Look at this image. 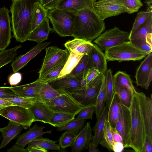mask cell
<instances>
[{"label": "cell", "instance_id": "6da1fadb", "mask_svg": "<svg viewBox=\"0 0 152 152\" xmlns=\"http://www.w3.org/2000/svg\"><path fill=\"white\" fill-rule=\"evenodd\" d=\"M40 0H16L10 7L11 23L13 37L17 42L21 43L27 40L31 31L34 10Z\"/></svg>", "mask_w": 152, "mask_h": 152}, {"label": "cell", "instance_id": "7a4b0ae2", "mask_svg": "<svg viewBox=\"0 0 152 152\" xmlns=\"http://www.w3.org/2000/svg\"><path fill=\"white\" fill-rule=\"evenodd\" d=\"M105 23L94 11L84 9L77 12L72 36L91 42L105 30Z\"/></svg>", "mask_w": 152, "mask_h": 152}, {"label": "cell", "instance_id": "3957f363", "mask_svg": "<svg viewBox=\"0 0 152 152\" xmlns=\"http://www.w3.org/2000/svg\"><path fill=\"white\" fill-rule=\"evenodd\" d=\"M129 110L131 118L129 135L130 148L136 152H144L146 134L144 123L136 93L132 96Z\"/></svg>", "mask_w": 152, "mask_h": 152}, {"label": "cell", "instance_id": "277c9868", "mask_svg": "<svg viewBox=\"0 0 152 152\" xmlns=\"http://www.w3.org/2000/svg\"><path fill=\"white\" fill-rule=\"evenodd\" d=\"M77 12L57 8L49 10L48 17L53 30L61 37L72 36Z\"/></svg>", "mask_w": 152, "mask_h": 152}, {"label": "cell", "instance_id": "5b68a950", "mask_svg": "<svg viewBox=\"0 0 152 152\" xmlns=\"http://www.w3.org/2000/svg\"><path fill=\"white\" fill-rule=\"evenodd\" d=\"M105 56L108 61H135L142 59L148 55L137 48L130 41L123 42L106 50Z\"/></svg>", "mask_w": 152, "mask_h": 152}, {"label": "cell", "instance_id": "8992f818", "mask_svg": "<svg viewBox=\"0 0 152 152\" xmlns=\"http://www.w3.org/2000/svg\"><path fill=\"white\" fill-rule=\"evenodd\" d=\"M45 51L42 66L38 72L39 78L54 68L65 64L69 54L66 49L63 50L56 46L49 47Z\"/></svg>", "mask_w": 152, "mask_h": 152}, {"label": "cell", "instance_id": "52a82bcc", "mask_svg": "<svg viewBox=\"0 0 152 152\" xmlns=\"http://www.w3.org/2000/svg\"><path fill=\"white\" fill-rule=\"evenodd\" d=\"M45 103L54 111L75 115L85 107L76 100L72 94L64 91L62 94Z\"/></svg>", "mask_w": 152, "mask_h": 152}, {"label": "cell", "instance_id": "ba28073f", "mask_svg": "<svg viewBox=\"0 0 152 152\" xmlns=\"http://www.w3.org/2000/svg\"><path fill=\"white\" fill-rule=\"evenodd\" d=\"M0 115L10 121L21 125L25 129L29 127L34 122L33 115L29 109L12 105L2 109Z\"/></svg>", "mask_w": 152, "mask_h": 152}, {"label": "cell", "instance_id": "9c48e42d", "mask_svg": "<svg viewBox=\"0 0 152 152\" xmlns=\"http://www.w3.org/2000/svg\"><path fill=\"white\" fill-rule=\"evenodd\" d=\"M94 12L103 20L116 16L129 11L125 6L123 0H99L94 5Z\"/></svg>", "mask_w": 152, "mask_h": 152}, {"label": "cell", "instance_id": "30bf717a", "mask_svg": "<svg viewBox=\"0 0 152 152\" xmlns=\"http://www.w3.org/2000/svg\"><path fill=\"white\" fill-rule=\"evenodd\" d=\"M129 33L122 31L115 26L101 34L94 42L102 50L105 51L123 42L129 41Z\"/></svg>", "mask_w": 152, "mask_h": 152}, {"label": "cell", "instance_id": "8fae6325", "mask_svg": "<svg viewBox=\"0 0 152 152\" xmlns=\"http://www.w3.org/2000/svg\"><path fill=\"white\" fill-rule=\"evenodd\" d=\"M105 76L100 74L87 84L82 90L72 94L73 97L84 106L95 102Z\"/></svg>", "mask_w": 152, "mask_h": 152}, {"label": "cell", "instance_id": "7c38bea8", "mask_svg": "<svg viewBox=\"0 0 152 152\" xmlns=\"http://www.w3.org/2000/svg\"><path fill=\"white\" fill-rule=\"evenodd\" d=\"M49 83L56 89L72 95L82 90L87 85L86 78L69 74L58 78Z\"/></svg>", "mask_w": 152, "mask_h": 152}, {"label": "cell", "instance_id": "4fadbf2b", "mask_svg": "<svg viewBox=\"0 0 152 152\" xmlns=\"http://www.w3.org/2000/svg\"><path fill=\"white\" fill-rule=\"evenodd\" d=\"M120 114L115 128L122 138L124 148H130L129 135L131 125L129 108L121 103Z\"/></svg>", "mask_w": 152, "mask_h": 152}, {"label": "cell", "instance_id": "5bb4252c", "mask_svg": "<svg viewBox=\"0 0 152 152\" xmlns=\"http://www.w3.org/2000/svg\"><path fill=\"white\" fill-rule=\"evenodd\" d=\"M136 94L144 123L146 134L152 139V95L147 96L143 93L137 91Z\"/></svg>", "mask_w": 152, "mask_h": 152}, {"label": "cell", "instance_id": "9a60e30c", "mask_svg": "<svg viewBox=\"0 0 152 152\" xmlns=\"http://www.w3.org/2000/svg\"><path fill=\"white\" fill-rule=\"evenodd\" d=\"M10 11L5 7L0 8V51L6 49L12 38Z\"/></svg>", "mask_w": 152, "mask_h": 152}, {"label": "cell", "instance_id": "2e32d148", "mask_svg": "<svg viewBox=\"0 0 152 152\" xmlns=\"http://www.w3.org/2000/svg\"><path fill=\"white\" fill-rule=\"evenodd\" d=\"M93 137L90 123L88 122L77 135L71 146L72 152H81L88 149Z\"/></svg>", "mask_w": 152, "mask_h": 152}, {"label": "cell", "instance_id": "e0dca14e", "mask_svg": "<svg viewBox=\"0 0 152 152\" xmlns=\"http://www.w3.org/2000/svg\"><path fill=\"white\" fill-rule=\"evenodd\" d=\"M51 43V42H47L38 43L25 54L16 57L11 64L13 71L15 72L23 68L31 60Z\"/></svg>", "mask_w": 152, "mask_h": 152}, {"label": "cell", "instance_id": "ac0fdd59", "mask_svg": "<svg viewBox=\"0 0 152 152\" xmlns=\"http://www.w3.org/2000/svg\"><path fill=\"white\" fill-rule=\"evenodd\" d=\"M151 72L152 54L151 53L147 56L137 68L135 76L137 86L146 89L148 77Z\"/></svg>", "mask_w": 152, "mask_h": 152}, {"label": "cell", "instance_id": "d6986e66", "mask_svg": "<svg viewBox=\"0 0 152 152\" xmlns=\"http://www.w3.org/2000/svg\"><path fill=\"white\" fill-rule=\"evenodd\" d=\"M29 109L33 115L34 122L48 124L54 112L45 103L39 100Z\"/></svg>", "mask_w": 152, "mask_h": 152}, {"label": "cell", "instance_id": "ffe728a7", "mask_svg": "<svg viewBox=\"0 0 152 152\" xmlns=\"http://www.w3.org/2000/svg\"><path fill=\"white\" fill-rule=\"evenodd\" d=\"M44 83L35 80L29 84L11 88L15 93L19 96L34 97L40 100L39 92Z\"/></svg>", "mask_w": 152, "mask_h": 152}, {"label": "cell", "instance_id": "44dd1931", "mask_svg": "<svg viewBox=\"0 0 152 152\" xmlns=\"http://www.w3.org/2000/svg\"><path fill=\"white\" fill-rule=\"evenodd\" d=\"M45 128L43 125L39 126L37 124H34L33 127H30L28 131L18 137L15 144L24 148L30 142L35 138L46 133H51L52 130L44 131L43 129Z\"/></svg>", "mask_w": 152, "mask_h": 152}, {"label": "cell", "instance_id": "7402d4cb", "mask_svg": "<svg viewBox=\"0 0 152 152\" xmlns=\"http://www.w3.org/2000/svg\"><path fill=\"white\" fill-rule=\"evenodd\" d=\"M96 0H62L56 8L77 12L84 9L94 11Z\"/></svg>", "mask_w": 152, "mask_h": 152}, {"label": "cell", "instance_id": "603a6c76", "mask_svg": "<svg viewBox=\"0 0 152 152\" xmlns=\"http://www.w3.org/2000/svg\"><path fill=\"white\" fill-rule=\"evenodd\" d=\"M64 45L69 53L73 52L84 55L89 54L94 48V45L91 42L76 38L67 41Z\"/></svg>", "mask_w": 152, "mask_h": 152}, {"label": "cell", "instance_id": "cb8c5ba5", "mask_svg": "<svg viewBox=\"0 0 152 152\" xmlns=\"http://www.w3.org/2000/svg\"><path fill=\"white\" fill-rule=\"evenodd\" d=\"M23 129L21 125L10 121L7 126L0 128L2 136L0 149L5 147L12 140L16 138Z\"/></svg>", "mask_w": 152, "mask_h": 152}, {"label": "cell", "instance_id": "d4e9b609", "mask_svg": "<svg viewBox=\"0 0 152 152\" xmlns=\"http://www.w3.org/2000/svg\"><path fill=\"white\" fill-rule=\"evenodd\" d=\"M51 29L49 25V19L47 17L31 31L27 40L34 41L37 43H41L48 39Z\"/></svg>", "mask_w": 152, "mask_h": 152}, {"label": "cell", "instance_id": "484cf974", "mask_svg": "<svg viewBox=\"0 0 152 152\" xmlns=\"http://www.w3.org/2000/svg\"><path fill=\"white\" fill-rule=\"evenodd\" d=\"M89 55L93 67L105 76L107 70V60L104 54L96 44Z\"/></svg>", "mask_w": 152, "mask_h": 152}, {"label": "cell", "instance_id": "4316f807", "mask_svg": "<svg viewBox=\"0 0 152 152\" xmlns=\"http://www.w3.org/2000/svg\"><path fill=\"white\" fill-rule=\"evenodd\" d=\"M108 108L105 105L102 112L97 119L96 124L93 129L94 135L91 142L97 147L102 138L105 122L107 119Z\"/></svg>", "mask_w": 152, "mask_h": 152}, {"label": "cell", "instance_id": "83f0119b", "mask_svg": "<svg viewBox=\"0 0 152 152\" xmlns=\"http://www.w3.org/2000/svg\"><path fill=\"white\" fill-rule=\"evenodd\" d=\"M93 67L89 54H84L69 75L85 78L89 69Z\"/></svg>", "mask_w": 152, "mask_h": 152}, {"label": "cell", "instance_id": "f1b7e54d", "mask_svg": "<svg viewBox=\"0 0 152 152\" xmlns=\"http://www.w3.org/2000/svg\"><path fill=\"white\" fill-rule=\"evenodd\" d=\"M150 34H152V12L144 23L134 30L131 31L129 40L138 38L145 40L147 36Z\"/></svg>", "mask_w": 152, "mask_h": 152}, {"label": "cell", "instance_id": "f546056e", "mask_svg": "<svg viewBox=\"0 0 152 152\" xmlns=\"http://www.w3.org/2000/svg\"><path fill=\"white\" fill-rule=\"evenodd\" d=\"M121 108V102L117 95L115 93L108 108L107 119L110 126L115 127Z\"/></svg>", "mask_w": 152, "mask_h": 152}, {"label": "cell", "instance_id": "4dcf8cb0", "mask_svg": "<svg viewBox=\"0 0 152 152\" xmlns=\"http://www.w3.org/2000/svg\"><path fill=\"white\" fill-rule=\"evenodd\" d=\"M113 77L115 89L119 87H125L130 91L132 95L137 92L130 76L126 73L119 71L113 76Z\"/></svg>", "mask_w": 152, "mask_h": 152}, {"label": "cell", "instance_id": "1f68e13d", "mask_svg": "<svg viewBox=\"0 0 152 152\" xmlns=\"http://www.w3.org/2000/svg\"><path fill=\"white\" fill-rule=\"evenodd\" d=\"M62 90L54 88L48 83H44L39 92L40 100L46 103L63 93Z\"/></svg>", "mask_w": 152, "mask_h": 152}, {"label": "cell", "instance_id": "d6a6232c", "mask_svg": "<svg viewBox=\"0 0 152 152\" xmlns=\"http://www.w3.org/2000/svg\"><path fill=\"white\" fill-rule=\"evenodd\" d=\"M57 142L40 136L30 142L27 148L37 147L46 150L59 151L60 150V148L58 145L56 143Z\"/></svg>", "mask_w": 152, "mask_h": 152}, {"label": "cell", "instance_id": "836d02e7", "mask_svg": "<svg viewBox=\"0 0 152 152\" xmlns=\"http://www.w3.org/2000/svg\"><path fill=\"white\" fill-rule=\"evenodd\" d=\"M58 78L69 74L76 66L84 54L71 52Z\"/></svg>", "mask_w": 152, "mask_h": 152}, {"label": "cell", "instance_id": "e575fe53", "mask_svg": "<svg viewBox=\"0 0 152 152\" xmlns=\"http://www.w3.org/2000/svg\"><path fill=\"white\" fill-rule=\"evenodd\" d=\"M75 115L74 114L54 111L49 124L57 128L61 127L74 119Z\"/></svg>", "mask_w": 152, "mask_h": 152}, {"label": "cell", "instance_id": "d590c367", "mask_svg": "<svg viewBox=\"0 0 152 152\" xmlns=\"http://www.w3.org/2000/svg\"><path fill=\"white\" fill-rule=\"evenodd\" d=\"M105 84L106 94L105 105L108 109L115 93L113 77L110 69H107L105 75Z\"/></svg>", "mask_w": 152, "mask_h": 152}, {"label": "cell", "instance_id": "8d00e7d4", "mask_svg": "<svg viewBox=\"0 0 152 152\" xmlns=\"http://www.w3.org/2000/svg\"><path fill=\"white\" fill-rule=\"evenodd\" d=\"M48 10L40 2L36 4L34 10L31 24V31L39 25L47 17Z\"/></svg>", "mask_w": 152, "mask_h": 152}, {"label": "cell", "instance_id": "74e56055", "mask_svg": "<svg viewBox=\"0 0 152 152\" xmlns=\"http://www.w3.org/2000/svg\"><path fill=\"white\" fill-rule=\"evenodd\" d=\"M106 94L105 84V76L103 78L101 86L95 102V113L98 118L102 112L105 106Z\"/></svg>", "mask_w": 152, "mask_h": 152}, {"label": "cell", "instance_id": "f35d334b", "mask_svg": "<svg viewBox=\"0 0 152 152\" xmlns=\"http://www.w3.org/2000/svg\"><path fill=\"white\" fill-rule=\"evenodd\" d=\"M114 143L111 126L107 119L106 120L102 138L99 144L107 148L109 151H113Z\"/></svg>", "mask_w": 152, "mask_h": 152}, {"label": "cell", "instance_id": "ab89813d", "mask_svg": "<svg viewBox=\"0 0 152 152\" xmlns=\"http://www.w3.org/2000/svg\"><path fill=\"white\" fill-rule=\"evenodd\" d=\"M22 47L19 45L10 49L5 50L0 52V68L12 62L17 54V50Z\"/></svg>", "mask_w": 152, "mask_h": 152}, {"label": "cell", "instance_id": "60d3db41", "mask_svg": "<svg viewBox=\"0 0 152 152\" xmlns=\"http://www.w3.org/2000/svg\"><path fill=\"white\" fill-rule=\"evenodd\" d=\"M4 99L12 103L13 105L18 106L27 109H29L38 100L34 97H24L19 96Z\"/></svg>", "mask_w": 152, "mask_h": 152}, {"label": "cell", "instance_id": "b9f144b4", "mask_svg": "<svg viewBox=\"0 0 152 152\" xmlns=\"http://www.w3.org/2000/svg\"><path fill=\"white\" fill-rule=\"evenodd\" d=\"M115 91L121 103L129 108L133 95L130 91L125 87H121L115 88Z\"/></svg>", "mask_w": 152, "mask_h": 152}, {"label": "cell", "instance_id": "7bdbcfd3", "mask_svg": "<svg viewBox=\"0 0 152 152\" xmlns=\"http://www.w3.org/2000/svg\"><path fill=\"white\" fill-rule=\"evenodd\" d=\"M85 120H73L64 125L57 127L58 131H67L73 132L77 134L84 126Z\"/></svg>", "mask_w": 152, "mask_h": 152}, {"label": "cell", "instance_id": "ee69618b", "mask_svg": "<svg viewBox=\"0 0 152 152\" xmlns=\"http://www.w3.org/2000/svg\"><path fill=\"white\" fill-rule=\"evenodd\" d=\"M77 134L73 132L66 131L59 138L58 145L60 148L65 149L71 146Z\"/></svg>", "mask_w": 152, "mask_h": 152}, {"label": "cell", "instance_id": "f6af8a7d", "mask_svg": "<svg viewBox=\"0 0 152 152\" xmlns=\"http://www.w3.org/2000/svg\"><path fill=\"white\" fill-rule=\"evenodd\" d=\"M65 64H61L50 71L42 77L36 81L44 83H49L58 78Z\"/></svg>", "mask_w": 152, "mask_h": 152}, {"label": "cell", "instance_id": "bcb514c9", "mask_svg": "<svg viewBox=\"0 0 152 152\" xmlns=\"http://www.w3.org/2000/svg\"><path fill=\"white\" fill-rule=\"evenodd\" d=\"M96 109L95 102L85 107L79 113L75 120L91 119Z\"/></svg>", "mask_w": 152, "mask_h": 152}, {"label": "cell", "instance_id": "7dc6e473", "mask_svg": "<svg viewBox=\"0 0 152 152\" xmlns=\"http://www.w3.org/2000/svg\"><path fill=\"white\" fill-rule=\"evenodd\" d=\"M151 12L152 9H147L146 11H142L139 12L135 19L131 31L134 30L140 25L144 23Z\"/></svg>", "mask_w": 152, "mask_h": 152}, {"label": "cell", "instance_id": "c3c4849f", "mask_svg": "<svg viewBox=\"0 0 152 152\" xmlns=\"http://www.w3.org/2000/svg\"><path fill=\"white\" fill-rule=\"evenodd\" d=\"M129 41L134 46L145 52L148 55L151 53L152 46L145 40L141 39L135 38Z\"/></svg>", "mask_w": 152, "mask_h": 152}, {"label": "cell", "instance_id": "681fc988", "mask_svg": "<svg viewBox=\"0 0 152 152\" xmlns=\"http://www.w3.org/2000/svg\"><path fill=\"white\" fill-rule=\"evenodd\" d=\"M123 1L125 6L129 11V14L138 11L143 6L141 0H123Z\"/></svg>", "mask_w": 152, "mask_h": 152}, {"label": "cell", "instance_id": "f907efd6", "mask_svg": "<svg viewBox=\"0 0 152 152\" xmlns=\"http://www.w3.org/2000/svg\"><path fill=\"white\" fill-rule=\"evenodd\" d=\"M18 96L11 87H0V98L5 99L12 98Z\"/></svg>", "mask_w": 152, "mask_h": 152}, {"label": "cell", "instance_id": "816d5d0a", "mask_svg": "<svg viewBox=\"0 0 152 152\" xmlns=\"http://www.w3.org/2000/svg\"><path fill=\"white\" fill-rule=\"evenodd\" d=\"M62 0H40V3L48 10L55 9Z\"/></svg>", "mask_w": 152, "mask_h": 152}, {"label": "cell", "instance_id": "f5cc1de1", "mask_svg": "<svg viewBox=\"0 0 152 152\" xmlns=\"http://www.w3.org/2000/svg\"><path fill=\"white\" fill-rule=\"evenodd\" d=\"M22 79L21 74L19 72H15L10 75L8 78V81L11 86H16L21 81Z\"/></svg>", "mask_w": 152, "mask_h": 152}, {"label": "cell", "instance_id": "db71d44e", "mask_svg": "<svg viewBox=\"0 0 152 152\" xmlns=\"http://www.w3.org/2000/svg\"><path fill=\"white\" fill-rule=\"evenodd\" d=\"M100 74L101 73L94 67L90 69L86 76L87 84Z\"/></svg>", "mask_w": 152, "mask_h": 152}, {"label": "cell", "instance_id": "11a10c76", "mask_svg": "<svg viewBox=\"0 0 152 152\" xmlns=\"http://www.w3.org/2000/svg\"><path fill=\"white\" fill-rule=\"evenodd\" d=\"M144 152H152V139L146 135L144 144Z\"/></svg>", "mask_w": 152, "mask_h": 152}, {"label": "cell", "instance_id": "9f6ffc18", "mask_svg": "<svg viewBox=\"0 0 152 152\" xmlns=\"http://www.w3.org/2000/svg\"><path fill=\"white\" fill-rule=\"evenodd\" d=\"M124 148V145L123 142H114L113 151L115 152H122L123 151Z\"/></svg>", "mask_w": 152, "mask_h": 152}, {"label": "cell", "instance_id": "6f0895ef", "mask_svg": "<svg viewBox=\"0 0 152 152\" xmlns=\"http://www.w3.org/2000/svg\"><path fill=\"white\" fill-rule=\"evenodd\" d=\"M111 129L114 142H123L122 138L121 136L115 128L112 127L111 126Z\"/></svg>", "mask_w": 152, "mask_h": 152}, {"label": "cell", "instance_id": "680465c9", "mask_svg": "<svg viewBox=\"0 0 152 152\" xmlns=\"http://www.w3.org/2000/svg\"><path fill=\"white\" fill-rule=\"evenodd\" d=\"M7 151V152H27L26 148L24 149L20 145L15 144L12 147L8 149Z\"/></svg>", "mask_w": 152, "mask_h": 152}, {"label": "cell", "instance_id": "91938a15", "mask_svg": "<svg viewBox=\"0 0 152 152\" xmlns=\"http://www.w3.org/2000/svg\"><path fill=\"white\" fill-rule=\"evenodd\" d=\"M13 105V104L10 102L0 98V111L4 107Z\"/></svg>", "mask_w": 152, "mask_h": 152}, {"label": "cell", "instance_id": "94428289", "mask_svg": "<svg viewBox=\"0 0 152 152\" xmlns=\"http://www.w3.org/2000/svg\"><path fill=\"white\" fill-rule=\"evenodd\" d=\"M27 152H47V150L44 148H37L30 147L26 148Z\"/></svg>", "mask_w": 152, "mask_h": 152}, {"label": "cell", "instance_id": "6125c7cd", "mask_svg": "<svg viewBox=\"0 0 152 152\" xmlns=\"http://www.w3.org/2000/svg\"><path fill=\"white\" fill-rule=\"evenodd\" d=\"M89 152H99L100 151L97 147L91 142L89 144L88 149Z\"/></svg>", "mask_w": 152, "mask_h": 152}, {"label": "cell", "instance_id": "be15d7a7", "mask_svg": "<svg viewBox=\"0 0 152 152\" xmlns=\"http://www.w3.org/2000/svg\"><path fill=\"white\" fill-rule=\"evenodd\" d=\"M144 3L148 5V7H151V4L152 3V0H145Z\"/></svg>", "mask_w": 152, "mask_h": 152}, {"label": "cell", "instance_id": "e7e4bbea", "mask_svg": "<svg viewBox=\"0 0 152 152\" xmlns=\"http://www.w3.org/2000/svg\"><path fill=\"white\" fill-rule=\"evenodd\" d=\"M2 138V135H0V141L1 140V139Z\"/></svg>", "mask_w": 152, "mask_h": 152}, {"label": "cell", "instance_id": "03108f58", "mask_svg": "<svg viewBox=\"0 0 152 152\" xmlns=\"http://www.w3.org/2000/svg\"><path fill=\"white\" fill-rule=\"evenodd\" d=\"M12 0V1H15V0Z\"/></svg>", "mask_w": 152, "mask_h": 152}]
</instances>
